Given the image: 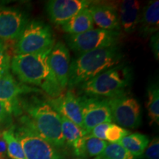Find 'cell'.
I'll list each match as a JSON object with an SVG mask.
<instances>
[{
  "label": "cell",
  "instance_id": "3",
  "mask_svg": "<svg viewBox=\"0 0 159 159\" xmlns=\"http://www.w3.org/2000/svg\"><path fill=\"white\" fill-rule=\"evenodd\" d=\"M122 53L116 46L79 55L69 65L67 86L78 87L97 75L119 64Z\"/></svg>",
  "mask_w": 159,
  "mask_h": 159
},
{
  "label": "cell",
  "instance_id": "2",
  "mask_svg": "<svg viewBox=\"0 0 159 159\" xmlns=\"http://www.w3.org/2000/svg\"><path fill=\"white\" fill-rule=\"evenodd\" d=\"M26 115L20 119L21 125L27 127L55 148L65 146L61 116L47 101L33 97L21 102Z\"/></svg>",
  "mask_w": 159,
  "mask_h": 159
},
{
  "label": "cell",
  "instance_id": "23",
  "mask_svg": "<svg viewBox=\"0 0 159 159\" xmlns=\"http://www.w3.org/2000/svg\"><path fill=\"white\" fill-rule=\"evenodd\" d=\"M2 136L7 145V153L11 159H27L21 144L15 136L13 128L2 133Z\"/></svg>",
  "mask_w": 159,
  "mask_h": 159
},
{
  "label": "cell",
  "instance_id": "33",
  "mask_svg": "<svg viewBox=\"0 0 159 159\" xmlns=\"http://www.w3.org/2000/svg\"><path fill=\"white\" fill-rule=\"evenodd\" d=\"M0 136H2V132L0 131Z\"/></svg>",
  "mask_w": 159,
  "mask_h": 159
},
{
  "label": "cell",
  "instance_id": "7",
  "mask_svg": "<svg viewBox=\"0 0 159 159\" xmlns=\"http://www.w3.org/2000/svg\"><path fill=\"white\" fill-rule=\"evenodd\" d=\"M13 133L21 144L27 159H62L55 147L27 127L21 125L16 130L13 129Z\"/></svg>",
  "mask_w": 159,
  "mask_h": 159
},
{
  "label": "cell",
  "instance_id": "15",
  "mask_svg": "<svg viewBox=\"0 0 159 159\" xmlns=\"http://www.w3.org/2000/svg\"><path fill=\"white\" fill-rule=\"evenodd\" d=\"M89 7L94 23L99 29L106 30H120L116 7L111 4H92Z\"/></svg>",
  "mask_w": 159,
  "mask_h": 159
},
{
  "label": "cell",
  "instance_id": "17",
  "mask_svg": "<svg viewBox=\"0 0 159 159\" xmlns=\"http://www.w3.org/2000/svg\"><path fill=\"white\" fill-rule=\"evenodd\" d=\"M140 33L144 36L154 35L159 29V1H150L145 5L139 20Z\"/></svg>",
  "mask_w": 159,
  "mask_h": 159
},
{
  "label": "cell",
  "instance_id": "27",
  "mask_svg": "<svg viewBox=\"0 0 159 159\" xmlns=\"http://www.w3.org/2000/svg\"><path fill=\"white\" fill-rule=\"evenodd\" d=\"M109 125H110V123H102V124L97 125L91 130L88 135L90 136L94 137V138L100 139V140H106L105 139V132H106Z\"/></svg>",
  "mask_w": 159,
  "mask_h": 159
},
{
  "label": "cell",
  "instance_id": "31",
  "mask_svg": "<svg viewBox=\"0 0 159 159\" xmlns=\"http://www.w3.org/2000/svg\"><path fill=\"white\" fill-rule=\"evenodd\" d=\"M7 145L2 136H0V159H5L7 157Z\"/></svg>",
  "mask_w": 159,
  "mask_h": 159
},
{
  "label": "cell",
  "instance_id": "24",
  "mask_svg": "<svg viewBox=\"0 0 159 159\" xmlns=\"http://www.w3.org/2000/svg\"><path fill=\"white\" fill-rule=\"evenodd\" d=\"M94 159H137L119 143H110L99 156Z\"/></svg>",
  "mask_w": 159,
  "mask_h": 159
},
{
  "label": "cell",
  "instance_id": "6",
  "mask_svg": "<svg viewBox=\"0 0 159 159\" xmlns=\"http://www.w3.org/2000/svg\"><path fill=\"white\" fill-rule=\"evenodd\" d=\"M119 31L92 29L77 35H66V41L69 48L80 55L95 49L115 47L119 42Z\"/></svg>",
  "mask_w": 159,
  "mask_h": 159
},
{
  "label": "cell",
  "instance_id": "1",
  "mask_svg": "<svg viewBox=\"0 0 159 159\" xmlns=\"http://www.w3.org/2000/svg\"><path fill=\"white\" fill-rule=\"evenodd\" d=\"M51 49L15 55L11 61V68L20 82L40 86L51 98H55L62 94L63 90L49 67Z\"/></svg>",
  "mask_w": 159,
  "mask_h": 159
},
{
  "label": "cell",
  "instance_id": "26",
  "mask_svg": "<svg viewBox=\"0 0 159 159\" xmlns=\"http://www.w3.org/2000/svg\"><path fill=\"white\" fill-rule=\"evenodd\" d=\"M141 157L145 159H159V140L158 137H155L152 139Z\"/></svg>",
  "mask_w": 159,
  "mask_h": 159
},
{
  "label": "cell",
  "instance_id": "20",
  "mask_svg": "<svg viewBox=\"0 0 159 159\" xmlns=\"http://www.w3.org/2000/svg\"><path fill=\"white\" fill-rule=\"evenodd\" d=\"M125 150L136 158L141 157L147 148L150 139L146 135L135 133L125 136L118 142Z\"/></svg>",
  "mask_w": 159,
  "mask_h": 159
},
{
  "label": "cell",
  "instance_id": "12",
  "mask_svg": "<svg viewBox=\"0 0 159 159\" xmlns=\"http://www.w3.org/2000/svg\"><path fill=\"white\" fill-rule=\"evenodd\" d=\"M28 23L25 13L16 9L0 10V40H18Z\"/></svg>",
  "mask_w": 159,
  "mask_h": 159
},
{
  "label": "cell",
  "instance_id": "25",
  "mask_svg": "<svg viewBox=\"0 0 159 159\" xmlns=\"http://www.w3.org/2000/svg\"><path fill=\"white\" fill-rule=\"evenodd\" d=\"M130 134V130L123 128L116 124L110 123L105 132V139L111 143H118L121 139Z\"/></svg>",
  "mask_w": 159,
  "mask_h": 159
},
{
  "label": "cell",
  "instance_id": "13",
  "mask_svg": "<svg viewBox=\"0 0 159 159\" xmlns=\"http://www.w3.org/2000/svg\"><path fill=\"white\" fill-rule=\"evenodd\" d=\"M49 65L52 72L63 91L67 87L70 65V54L68 47L62 41L55 43L49 55Z\"/></svg>",
  "mask_w": 159,
  "mask_h": 159
},
{
  "label": "cell",
  "instance_id": "9",
  "mask_svg": "<svg viewBox=\"0 0 159 159\" xmlns=\"http://www.w3.org/2000/svg\"><path fill=\"white\" fill-rule=\"evenodd\" d=\"M78 99L81 107L83 130L85 136L97 125L112 122L108 99L82 95L78 97Z\"/></svg>",
  "mask_w": 159,
  "mask_h": 159
},
{
  "label": "cell",
  "instance_id": "30",
  "mask_svg": "<svg viewBox=\"0 0 159 159\" xmlns=\"http://www.w3.org/2000/svg\"><path fill=\"white\" fill-rule=\"evenodd\" d=\"M9 112L7 111V109L6 108L5 105L3 102H0V123L5 122L6 119L10 116Z\"/></svg>",
  "mask_w": 159,
  "mask_h": 159
},
{
  "label": "cell",
  "instance_id": "28",
  "mask_svg": "<svg viewBox=\"0 0 159 159\" xmlns=\"http://www.w3.org/2000/svg\"><path fill=\"white\" fill-rule=\"evenodd\" d=\"M11 68V57L5 51H0V71H8Z\"/></svg>",
  "mask_w": 159,
  "mask_h": 159
},
{
  "label": "cell",
  "instance_id": "21",
  "mask_svg": "<svg viewBox=\"0 0 159 159\" xmlns=\"http://www.w3.org/2000/svg\"><path fill=\"white\" fill-rule=\"evenodd\" d=\"M150 125L159 123V89L157 83H151L148 88V102L146 105Z\"/></svg>",
  "mask_w": 159,
  "mask_h": 159
},
{
  "label": "cell",
  "instance_id": "10",
  "mask_svg": "<svg viewBox=\"0 0 159 159\" xmlns=\"http://www.w3.org/2000/svg\"><path fill=\"white\" fill-rule=\"evenodd\" d=\"M39 89L20 83L16 80L10 71H0V102L5 105L10 114L21 113V95L31 92H40Z\"/></svg>",
  "mask_w": 159,
  "mask_h": 159
},
{
  "label": "cell",
  "instance_id": "22",
  "mask_svg": "<svg viewBox=\"0 0 159 159\" xmlns=\"http://www.w3.org/2000/svg\"><path fill=\"white\" fill-rule=\"evenodd\" d=\"M61 128L65 143L71 147L77 139L85 136L84 130L66 117L61 116Z\"/></svg>",
  "mask_w": 159,
  "mask_h": 159
},
{
  "label": "cell",
  "instance_id": "4",
  "mask_svg": "<svg viewBox=\"0 0 159 159\" xmlns=\"http://www.w3.org/2000/svg\"><path fill=\"white\" fill-rule=\"evenodd\" d=\"M131 80L130 69L118 64L79 85V93L89 97L114 98L127 94Z\"/></svg>",
  "mask_w": 159,
  "mask_h": 159
},
{
  "label": "cell",
  "instance_id": "14",
  "mask_svg": "<svg viewBox=\"0 0 159 159\" xmlns=\"http://www.w3.org/2000/svg\"><path fill=\"white\" fill-rule=\"evenodd\" d=\"M47 102L61 116L67 118L83 130V121L78 97L73 91L62 93L55 98H50Z\"/></svg>",
  "mask_w": 159,
  "mask_h": 159
},
{
  "label": "cell",
  "instance_id": "16",
  "mask_svg": "<svg viewBox=\"0 0 159 159\" xmlns=\"http://www.w3.org/2000/svg\"><path fill=\"white\" fill-rule=\"evenodd\" d=\"M120 27L125 33H132L136 30L141 17V3L136 0H125L116 7Z\"/></svg>",
  "mask_w": 159,
  "mask_h": 159
},
{
  "label": "cell",
  "instance_id": "19",
  "mask_svg": "<svg viewBox=\"0 0 159 159\" xmlns=\"http://www.w3.org/2000/svg\"><path fill=\"white\" fill-rule=\"evenodd\" d=\"M94 25L91 12L89 7H86L61 26L63 31L69 35H77L94 29Z\"/></svg>",
  "mask_w": 159,
  "mask_h": 159
},
{
  "label": "cell",
  "instance_id": "29",
  "mask_svg": "<svg viewBox=\"0 0 159 159\" xmlns=\"http://www.w3.org/2000/svg\"><path fill=\"white\" fill-rule=\"evenodd\" d=\"M158 33L152 35L150 39V47L152 49V52L155 55L156 59L158 60L159 58V42H158Z\"/></svg>",
  "mask_w": 159,
  "mask_h": 159
},
{
  "label": "cell",
  "instance_id": "18",
  "mask_svg": "<svg viewBox=\"0 0 159 159\" xmlns=\"http://www.w3.org/2000/svg\"><path fill=\"white\" fill-rule=\"evenodd\" d=\"M107 144L108 143L105 141L86 135L77 139L71 148H73L75 156L88 158L99 156L106 148Z\"/></svg>",
  "mask_w": 159,
  "mask_h": 159
},
{
  "label": "cell",
  "instance_id": "5",
  "mask_svg": "<svg viewBox=\"0 0 159 159\" xmlns=\"http://www.w3.org/2000/svg\"><path fill=\"white\" fill-rule=\"evenodd\" d=\"M55 44L49 25L41 21L27 23L15 45L16 55L40 52L52 48Z\"/></svg>",
  "mask_w": 159,
  "mask_h": 159
},
{
  "label": "cell",
  "instance_id": "8",
  "mask_svg": "<svg viewBox=\"0 0 159 159\" xmlns=\"http://www.w3.org/2000/svg\"><path fill=\"white\" fill-rule=\"evenodd\" d=\"M112 121L123 128L136 129L142 123V108L136 99L127 94L108 99Z\"/></svg>",
  "mask_w": 159,
  "mask_h": 159
},
{
  "label": "cell",
  "instance_id": "32",
  "mask_svg": "<svg viewBox=\"0 0 159 159\" xmlns=\"http://www.w3.org/2000/svg\"><path fill=\"white\" fill-rule=\"evenodd\" d=\"M5 45L3 44V42L2 41L0 40V51H5Z\"/></svg>",
  "mask_w": 159,
  "mask_h": 159
},
{
  "label": "cell",
  "instance_id": "11",
  "mask_svg": "<svg viewBox=\"0 0 159 159\" xmlns=\"http://www.w3.org/2000/svg\"><path fill=\"white\" fill-rule=\"evenodd\" d=\"M92 4L93 2L89 0H50L46 4V11L52 22L63 25Z\"/></svg>",
  "mask_w": 159,
  "mask_h": 159
}]
</instances>
